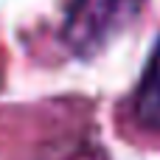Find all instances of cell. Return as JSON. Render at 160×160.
Instances as JSON below:
<instances>
[{
	"label": "cell",
	"instance_id": "cell-1",
	"mask_svg": "<svg viewBox=\"0 0 160 160\" xmlns=\"http://www.w3.org/2000/svg\"><path fill=\"white\" fill-rule=\"evenodd\" d=\"M146 0H73L62 25L68 51L79 59L101 53L141 14Z\"/></svg>",
	"mask_w": 160,
	"mask_h": 160
},
{
	"label": "cell",
	"instance_id": "cell-2",
	"mask_svg": "<svg viewBox=\"0 0 160 160\" xmlns=\"http://www.w3.org/2000/svg\"><path fill=\"white\" fill-rule=\"evenodd\" d=\"M132 112L143 129L160 132V42L149 59V65H146V70H143L138 90H135Z\"/></svg>",
	"mask_w": 160,
	"mask_h": 160
}]
</instances>
